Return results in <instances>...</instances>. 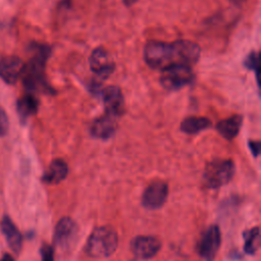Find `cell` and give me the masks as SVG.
<instances>
[{
	"mask_svg": "<svg viewBox=\"0 0 261 261\" xmlns=\"http://www.w3.org/2000/svg\"><path fill=\"white\" fill-rule=\"evenodd\" d=\"M9 129V119L4 108L0 106V137L5 136Z\"/></svg>",
	"mask_w": 261,
	"mask_h": 261,
	"instance_id": "cell-21",
	"label": "cell"
},
{
	"mask_svg": "<svg viewBox=\"0 0 261 261\" xmlns=\"http://www.w3.org/2000/svg\"><path fill=\"white\" fill-rule=\"evenodd\" d=\"M161 248V242L152 236L137 237L132 243L133 253L140 259H149L155 256Z\"/></svg>",
	"mask_w": 261,
	"mask_h": 261,
	"instance_id": "cell-13",
	"label": "cell"
},
{
	"mask_svg": "<svg viewBox=\"0 0 261 261\" xmlns=\"http://www.w3.org/2000/svg\"><path fill=\"white\" fill-rule=\"evenodd\" d=\"M90 67L99 80L107 79L114 70V62L103 47H97L90 55Z\"/></svg>",
	"mask_w": 261,
	"mask_h": 261,
	"instance_id": "cell-8",
	"label": "cell"
},
{
	"mask_svg": "<svg viewBox=\"0 0 261 261\" xmlns=\"http://www.w3.org/2000/svg\"><path fill=\"white\" fill-rule=\"evenodd\" d=\"M234 164L229 159H215L209 162L204 171L207 187L217 189L227 184L234 174Z\"/></svg>",
	"mask_w": 261,
	"mask_h": 261,
	"instance_id": "cell-4",
	"label": "cell"
},
{
	"mask_svg": "<svg viewBox=\"0 0 261 261\" xmlns=\"http://www.w3.org/2000/svg\"><path fill=\"white\" fill-rule=\"evenodd\" d=\"M211 126V121L203 116H191L184 119L180 123V130L188 135H195Z\"/></svg>",
	"mask_w": 261,
	"mask_h": 261,
	"instance_id": "cell-19",
	"label": "cell"
},
{
	"mask_svg": "<svg viewBox=\"0 0 261 261\" xmlns=\"http://www.w3.org/2000/svg\"><path fill=\"white\" fill-rule=\"evenodd\" d=\"M168 187L162 180L152 181L145 190L142 198L143 205L148 209H158L166 201Z\"/></svg>",
	"mask_w": 261,
	"mask_h": 261,
	"instance_id": "cell-9",
	"label": "cell"
},
{
	"mask_svg": "<svg viewBox=\"0 0 261 261\" xmlns=\"http://www.w3.org/2000/svg\"><path fill=\"white\" fill-rule=\"evenodd\" d=\"M39 108V101L35 94L25 93L21 96L16 103V109L18 116L22 122H24L30 116L34 115Z\"/></svg>",
	"mask_w": 261,
	"mask_h": 261,
	"instance_id": "cell-17",
	"label": "cell"
},
{
	"mask_svg": "<svg viewBox=\"0 0 261 261\" xmlns=\"http://www.w3.org/2000/svg\"><path fill=\"white\" fill-rule=\"evenodd\" d=\"M100 95L104 103L105 113L112 115L116 118L123 113V110H124L123 95L121 90L118 87L108 86L105 89L101 90Z\"/></svg>",
	"mask_w": 261,
	"mask_h": 261,
	"instance_id": "cell-10",
	"label": "cell"
},
{
	"mask_svg": "<svg viewBox=\"0 0 261 261\" xmlns=\"http://www.w3.org/2000/svg\"><path fill=\"white\" fill-rule=\"evenodd\" d=\"M118 244V237L112 227L102 226L96 228L89 237L86 252L93 258H105L112 255Z\"/></svg>",
	"mask_w": 261,
	"mask_h": 261,
	"instance_id": "cell-2",
	"label": "cell"
},
{
	"mask_svg": "<svg viewBox=\"0 0 261 261\" xmlns=\"http://www.w3.org/2000/svg\"><path fill=\"white\" fill-rule=\"evenodd\" d=\"M221 243V234L217 225H210L202 234L198 244V253L206 261H213Z\"/></svg>",
	"mask_w": 261,
	"mask_h": 261,
	"instance_id": "cell-7",
	"label": "cell"
},
{
	"mask_svg": "<svg viewBox=\"0 0 261 261\" xmlns=\"http://www.w3.org/2000/svg\"><path fill=\"white\" fill-rule=\"evenodd\" d=\"M194 81L192 67L186 64H172L162 69L160 76L161 85L169 90L174 91L190 85Z\"/></svg>",
	"mask_w": 261,
	"mask_h": 261,
	"instance_id": "cell-5",
	"label": "cell"
},
{
	"mask_svg": "<svg viewBox=\"0 0 261 261\" xmlns=\"http://www.w3.org/2000/svg\"><path fill=\"white\" fill-rule=\"evenodd\" d=\"M258 54L254 51H252L247 58L244 61V64L246 65L247 68H249L250 70H256L258 68Z\"/></svg>",
	"mask_w": 261,
	"mask_h": 261,
	"instance_id": "cell-23",
	"label": "cell"
},
{
	"mask_svg": "<svg viewBox=\"0 0 261 261\" xmlns=\"http://www.w3.org/2000/svg\"><path fill=\"white\" fill-rule=\"evenodd\" d=\"M1 261H14V260H13V258H12L11 255H9V254H4L3 257H2V259H1Z\"/></svg>",
	"mask_w": 261,
	"mask_h": 261,
	"instance_id": "cell-25",
	"label": "cell"
},
{
	"mask_svg": "<svg viewBox=\"0 0 261 261\" xmlns=\"http://www.w3.org/2000/svg\"><path fill=\"white\" fill-rule=\"evenodd\" d=\"M145 62L155 69H163L169 65L177 64L173 43L162 41H149L144 48Z\"/></svg>",
	"mask_w": 261,
	"mask_h": 261,
	"instance_id": "cell-3",
	"label": "cell"
},
{
	"mask_svg": "<svg viewBox=\"0 0 261 261\" xmlns=\"http://www.w3.org/2000/svg\"><path fill=\"white\" fill-rule=\"evenodd\" d=\"M40 253L42 261H54V250L50 245L44 244L41 247Z\"/></svg>",
	"mask_w": 261,
	"mask_h": 261,
	"instance_id": "cell-22",
	"label": "cell"
},
{
	"mask_svg": "<svg viewBox=\"0 0 261 261\" xmlns=\"http://www.w3.org/2000/svg\"><path fill=\"white\" fill-rule=\"evenodd\" d=\"M177 64H186L191 66L198 62L201 49L198 44L189 40H177L173 42Z\"/></svg>",
	"mask_w": 261,
	"mask_h": 261,
	"instance_id": "cell-12",
	"label": "cell"
},
{
	"mask_svg": "<svg viewBox=\"0 0 261 261\" xmlns=\"http://www.w3.org/2000/svg\"><path fill=\"white\" fill-rule=\"evenodd\" d=\"M249 147L252 152V154L256 157L260 153V142L259 141H250L249 142Z\"/></svg>",
	"mask_w": 261,
	"mask_h": 261,
	"instance_id": "cell-24",
	"label": "cell"
},
{
	"mask_svg": "<svg viewBox=\"0 0 261 261\" xmlns=\"http://www.w3.org/2000/svg\"><path fill=\"white\" fill-rule=\"evenodd\" d=\"M242 122L243 117L241 115L236 114L228 118L218 121L216 124V129L224 139L232 140L238 136L241 129Z\"/></svg>",
	"mask_w": 261,
	"mask_h": 261,
	"instance_id": "cell-18",
	"label": "cell"
},
{
	"mask_svg": "<svg viewBox=\"0 0 261 261\" xmlns=\"http://www.w3.org/2000/svg\"><path fill=\"white\" fill-rule=\"evenodd\" d=\"M24 63L16 55H8L0 59V79L8 84L14 85L21 76Z\"/></svg>",
	"mask_w": 261,
	"mask_h": 261,
	"instance_id": "cell-11",
	"label": "cell"
},
{
	"mask_svg": "<svg viewBox=\"0 0 261 261\" xmlns=\"http://www.w3.org/2000/svg\"><path fill=\"white\" fill-rule=\"evenodd\" d=\"M230 2H232V3H236V4H240V3H242V2H244L245 0H229Z\"/></svg>",
	"mask_w": 261,
	"mask_h": 261,
	"instance_id": "cell-26",
	"label": "cell"
},
{
	"mask_svg": "<svg viewBox=\"0 0 261 261\" xmlns=\"http://www.w3.org/2000/svg\"><path fill=\"white\" fill-rule=\"evenodd\" d=\"M31 50V58L29 62L24 64L21 74L24 89L28 93L33 94L35 92H43L46 94L54 93L45 74V67L51 53V48L45 44H33Z\"/></svg>",
	"mask_w": 261,
	"mask_h": 261,
	"instance_id": "cell-1",
	"label": "cell"
},
{
	"mask_svg": "<svg viewBox=\"0 0 261 261\" xmlns=\"http://www.w3.org/2000/svg\"><path fill=\"white\" fill-rule=\"evenodd\" d=\"M116 126V117L105 113L104 115L93 120L90 126V133L97 139L106 140L114 135Z\"/></svg>",
	"mask_w": 261,
	"mask_h": 261,
	"instance_id": "cell-14",
	"label": "cell"
},
{
	"mask_svg": "<svg viewBox=\"0 0 261 261\" xmlns=\"http://www.w3.org/2000/svg\"><path fill=\"white\" fill-rule=\"evenodd\" d=\"M68 172V167L62 159H54L47 170L44 172L42 179L47 184H58L63 180Z\"/></svg>",
	"mask_w": 261,
	"mask_h": 261,
	"instance_id": "cell-16",
	"label": "cell"
},
{
	"mask_svg": "<svg viewBox=\"0 0 261 261\" xmlns=\"http://www.w3.org/2000/svg\"><path fill=\"white\" fill-rule=\"evenodd\" d=\"M1 228L9 248L14 253L18 254L22 246V237L16 225L8 216H4L1 223Z\"/></svg>",
	"mask_w": 261,
	"mask_h": 261,
	"instance_id": "cell-15",
	"label": "cell"
},
{
	"mask_svg": "<svg viewBox=\"0 0 261 261\" xmlns=\"http://www.w3.org/2000/svg\"><path fill=\"white\" fill-rule=\"evenodd\" d=\"M244 250L248 254H254L260 246V230L259 227H253L244 232Z\"/></svg>",
	"mask_w": 261,
	"mask_h": 261,
	"instance_id": "cell-20",
	"label": "cell"
},
{
	"mask_svg": "<svg viewBox=\"0 0 261 261\" xmlns=\"http://www.w3.org/2000/svg\"><path fill=\"white\" fill-rule=\"evenodd\" d=\"M79 234V226L69 217L61 218L54 231V243L62 250H66L75 243Z\"/></svg>",
	"mask_w": 261,
	"mask_h": 261,
	"instance_id": "cell-6",
	"label": "cell"
}]
</instances>
